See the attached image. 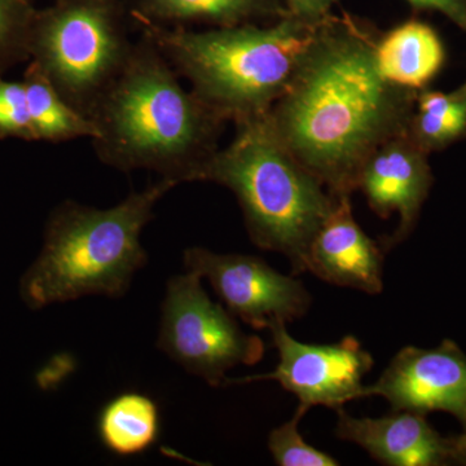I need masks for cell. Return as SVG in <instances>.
I'll return each instance as SVG.
<instances>
[{
    "instance_id": "cell-1",
    "label": "cell",
    "mask_w": 466,
    "mask_h": 466,
    "mask_svg": "<svg viewBox=\"0 0 466 466\" xmlns=\"http://www.w3.org/2000/svg\"><path fill=\"white\" fill-rule=\"evenodd\" d=\"M370 27L329 15L269 124L333 196H351L359 174L381 144L410 133L419 91L386 81Z\"/></svg>"
},
{
    "instance_id": "cell-2",
    "label": "cell",
    "mask_w": 466,
    "mask_h": 466,
    "mask_svg": "<svg viewBox=\"0 0 466 466\" xmlns=\"http://www.w3.org/2000/svg\"><path fill=\"white\" fill-rule=\"evenodd\" d=\"M91 121L95 153L116 170H148L180 184L200 182L226 119L186 90L158 48L142 35Z\"/></svg>"
},
{
    "instance_id": "cell-3",
    "label": "cell",
    "mask_w": 466,
    "mask_h": 466,
    "mask_svg": "<svg viewBox=\"0 0 466 466\" xmlns=\"http://www.w3.org/2000/svg\"><path fill=\"white\" fill-rule=\"evenodd\" d=\"M133 18L177 75L191 84L193 94L235 124L271 110L289 88L325 20L312 24L287 15L271 26L244 24L192 32L137 15Z\"/></svg>"
},
{
    "instance_id": "cell-4",
    "label": "cell",
    "mask_w": 466,
    "mask_h": 466,
    "mask_svg": "<svg viewBox=\"0 0 466 466\" xmlns=\"http://www.w3.org/2000/svg\"><path fill=\"white\" fill-rule=\"evenodd\" d=\"M177 184L159 177L109 208L67 200L52 211L38 259L21 283L29 308L84 297L121 299L148 262L140 241L158 201Z\"/></svg>"
},
{
    "instance_id": "cell-5",
    "label": "cell",
    "mask_w": 466,
    "mask_h": 466,
    "mask_svg": "<svg viewBox=\"0 0 466 466\" xmlns=\"http://www.w3.org/2000/svg\"><path fill=\"white\" fill-rule=\"evenodd\" d=\"M267 115L235 124V137L211 156L200 182L235 193L254 245L283 254L294 274H303L309 244L337 198L279 139Z\"/></svg>"
},
{
    "instance_id": "cell-6",
    "label": "cell",
    "mask_w": 466,
    "mask_h": 466,
    "mask_svg": "<svg viewBox=\"0 0 466 466\" xmlns=\"http://www.w3.org/2000/svg\"><path fill=\"white\" fill-rule=\"evenodd\" d=\"M119 0H57L36 11L30 61L91 119L133 52Z\"/></svg>"
},
{
    "instance_id": "cell-7",
    "label": "cell",
    "mask_w": 466,
    "mask_h": 466,
    "mask_svg": "<svg viewBox=\"0 0 466 466\" xmlns=\"http://www.w3.org/2000/svg\"><path fill=\"white\" fill-rule=\"evenodd\" d=\"M195 272L167 281L161 308L157 348L187 372L220 388L236 366H254L265 342L241 329L228 309L213 302Z\"/></svg>"
},
{
    "instance_id": "cell-8",
    "label": "cell",
    "mask_w": 466,
    "mask_h": 466,
    "mask_svg": "<svg viewBox=\"0 0 466 466\" xmlns=\"http://www.w3.org/2000/svg\"><path fill=\"white\" fill-rule=\"evenodd\" d=\"M268 330L279 352L275 370L244 379L227 377L223 386L276 381L299 398V408L305 413L317 406L341 410L349 401L366 398L363 379L375 360L357 339L349 336L332 345H309L294 339L284 321H275Z\"/></svg>"
},
{
    "instance_id": "cell-9",
    "label": "cell",
    "mask_w": 466,
    "mask_h": 466,
    "mask_svg": "<svg viewBox=\"0 0 466 466\" xmlns=\"http://www.w3.org/2000/svg\"><path fill=\"white\" fill-rule=\"evenodd\" d=\"M183 262L187 271L208 279L233 317L254 329H268L275 321L291 323L311 306L302 281L280 274L259 257L195 247L184 251Z\"/></svg>"
},
{
    "instance_id": "cell-10",
    "label": "cell",
    "mask_w": 466,
    "mask_h": 466,
    "mask_svg": "<svg viewBox=\"0 0 466 466\" xmlns=\"http://www.w3.org/2000/svg\"><path fill=\"white\" fill-rule=\"evenodd\" d=\"M382 397L394 410L428 415L446 412L460 422L466 417V355L444 339L434 349L407 346L395 355L366 398Z\"/></svg>"
},
{
    "instance_id": "cell-11",
    "label": "cell",
    "mask_w": 466,
    "mask_h": 466,
    "mask_svg": "<svg viewBox=\"0 0 466 466\" xmlns=\"http://www.w3.org/2000/svg\"><path fill=\"white\" fill-rule=\"evenodd\" d=\"M428 156L410 133L398 135L381 144L359 174L358 189L377 216H400L397 231L381 242L383 250H391L415 228L434 182Z\"/></svg>"
},
{
    "instance_id": "cell-12",
    "label": "cell",
    "mask_w": 466,
    "mask_h": 466,
    "mask_svg": "<svg viewBox=\"0 0 466 466\" xmlns=\"http://www.w3.org/2000/svg\"><path fill=\"white\" fill-rule=\"evenodd\" d=\"M383 248L355 220L350 196H339L312 238L306 271L325 283L375 296L383 289Z\"/></svg>"
},
{
    "instance_id": "cell-13",
    "label": "cell",
    "mask_w": 466,
    "mask_h": 466,
    "mask_svg": "<svg viewBox=\"0 0 466 466\" xmlns=\"http://www.w3.org/2000/svg\"><path fill=\"white\" fill-rule=\"evenodd\" d=\"M339 412L336 435L367 451L373 459L391 466H441L452 464L450 438H443L426 421V415L394 410L370 419Z\"/></svg>"
},
{
    "instance_id": "cell-14",
    "label": "cell",
    "mask_w": 466,
    "mask_h": 466,
    "mask_svg": "<svg viewBox=\"0 0 466 466\" xmlns=\"http://www.w3.org/2000/svg\"><path fill=\"white\" fill-rule=\"evenodd\" d=\"M375 56L377 69L386 81L421 91L441 72L446 52L433 27L413 18L380 36Z\"/></svg>"
},
{
    "instance_id": "cell-15",
    "label": "cell",
    "mask_w": 466,
    "mask_h": 466,
    "mask_svg": "<svg viewBox=\"0 0 466 466\" xmlns=\"http://www.w3.org/2000/svg\"><path fill=\"white\" fill-rule=\"evenodd\" d=\"M131 14L153 23H205L217 27L287 16L285 0H133Z\"/></svg>"
},
{
    "instance_id": "cell-16",
    "label": "cell",
    "mask_w": 466,
    "mask_h": 466,
    "mask_svg": "<svg viewBox=\"0 0 466 466\" xmlns=\"http://www.w3.org/2000/svg\"><path fill=\"white\" fill-rule=\"evenodd\" d=\"M23 82L36 140L60 143L96 137L94 122L66 103L33 61L26 67Z\"/></svg>"
},
{
    "instance_id": "cell-17",
    "label": "cell",
    "mask_w": 466,
    "mask_h": 466,
    "mask_svg": "<svg viewBox=\"0 0 466 466\" xmlns=\"http://www.w3.org/2000/svg\"><path fill=\"white\" fill-rule=\"evenodd\" d=\"M97 428L104 446L113 453L137 455L157 440V404L139 392H125L104 407Z\"/></svg>"
},
{
    "instance_id": "cell-18",
    "label": "cell",
    "mask_w": 466,
    "mask_h": 466,
    "mask_svg": "<svg viewBox=\"0 0 466 466\" xmlns=\"http://www.w3.org/2000/svg\"><path fill=\"white\" fill-rule=\"evenodd\" d=\"M410 135L425 152L447 148L466 135V92L421 90L416 97Z\"/></svg>"
},
{
    "instance_id": "cell-19",
    "label": "cell",
    "mask_w": 466,
    "mask_h": 466,
    "mask_svg": "<svg viewBox=\"0 0 466 466\" xmlns=\"http://www.w3.org/2000/svg\"><path fill=\"white\" fill-rule=\"evenodd\" d=\"M35 16L30 0H0V76L30 60Z\"/></svg>"
},
{
    "instance_id": "cell-20",
    "label": "cell",
    "mask_w": 466,
    "mask_h": 466,
    "mask_svg": "<svg viewBox=\"0 0 466 466\" xmlns=\"http://www.w3.org/2000/svg\"><path fill=\"white\" fill-rule=\"evenodd\" d=\"M305 412L297 408L293 419L274 429L268 435V450L280 466H336L332 456L315 449L303 440L299 425Z\"/></svg>"
},
{
    "instance_id": "cell-21",
    "label": "cell",
    "mask_w": 466,
    "mask_h": 466,
    "mask_svg": "<svg viewBox=\"0 0 466 466\" xmlns=\"http://www.w3.org/2000/svg\"><path fill=\"white\" fill-rule=\"evenodd\" d=\"M5 137L36 140L24 82L0 78V139Z\"/></svg>"
},
{
    "instance_id": "cell-22",
    "label": "cell",
    "mask_w": 466,
    "mask_h": 466,
    "mask_svg": "<svg viewBox=\"0 0 466 466\" xmlns=\"http://www.w3.org/2000/svg\"><path fill=\"white\" fill-rule=\"evenodd\" d=\"M339 0H285L288 15L306 23H320L332 15V8Z\"/></svg>"
},
{
    "instance_id": "cell-23",
    "label": "cell",
    "mask_w": 466,
    "mask_h": 466,
    "mask_svg": "<svg viewBox=\"0 0 466 466\" xmlns=\"http://www.w3.org/2000/svg\"><path fill=\"white\" fill-rule=\"evenodd\" d=\"M415 9H434L466 32V0H407Z\"/></svg>"
},
{
    "instance_id": "cell-24",
    "label": "cell",
    "mask_w": 466,
    "mask_h": 466,
    "mask_svg": "<svg viewBox=\"0 0 466 466\" xmlns=\"http://www.w3.org/2000/svg\"><path fill=\"white\" fill-rule=\"evenodd\" d=\"M461 434L456 435V437L450 438L451 446H452V460L455 464L466 465V417L464 422H462Z\"/></svg>"
},
{
    "instance_id": "cell-25",
    "label": "cell",
    "mask_w": 466,
    "mask_h": 466,
    "mask_svg": "<svg viewBox=\"0 0 466 466\" xmlns=\"http://www.w3.org/2000/svg\"><path fill=\"white\" fill-rule=\"evenodd\" d=\"M461 88H462V90H464L466 92V82L464 85L461 86Z\"/></svg>"
}]
</instances>
